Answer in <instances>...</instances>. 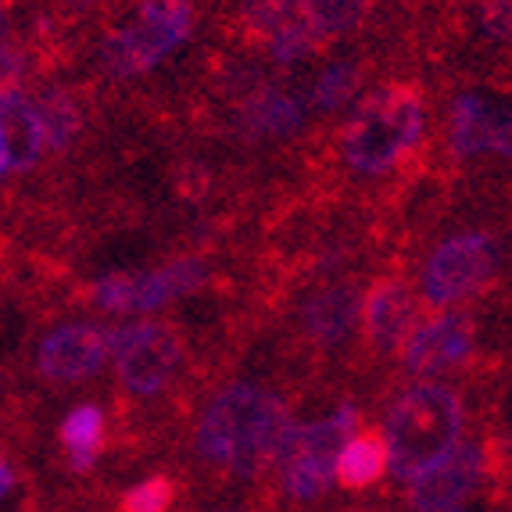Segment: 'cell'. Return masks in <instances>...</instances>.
Here are the masks:
<instances>
[{"label":"cell","mask_w":512,"mask_h":512,"mask_svg":"<svg viewBox=\"0 0 512 512\" xmlns=\"http://www.w3.org/2000/svg\"><path fill=\"white\" fill-rule=\"evenodd\" d=\"M305 111L294 101L291 94H283L276 86H262L248 101L240 104L237 111V126L244 137L265 140V137H291L294 129L301 126Z\"/></svg>","instance_id":"cell-17"},{"label":"cell","mask_w":512,"mask_h":512,"mask_svg":"<svg viewBox=\"0 0 512 512\" xmlns=\"http://www.w3.org/2000/svg\"><path fill=\"white\" fill-rule=\"evenodd\" d=\"M416 330V301H412L409 283L398 276L373 283V291L362 298V333L373 351L391 355L398 351Z\"/></svg>","instance_id":"cell-12"},{"label":"cell","mask_w":512,"mask_h":512,"mask_svg":"<svg viewBox=\"0 0 512 512\" xmlns=\"http://www.w3.org/2000/svg\"><path fill=\"white\" fill-rule=\"evenodd\" d=\"M212 512H262V509H255V505H219Z\"/></svg>","instance_id":"cell-27"},{"label":"cell","mask_w":512,"mask_h":512,"mask_svg":"<svg viewBox=\"0 0 512 512\" xmlns=\"http://www.w3.org/2000/svg\"><path fill=\"white\" fill-rule=\"evenodd\" d=\"M183 484L172 473H151V477L129 484L119 491L111 512H180Z\"/></svg>","instance_id":"cell-19"},{"label":"cell","mask_w":512,"mask_h":512,"mask_svg":"<svg viewBox=\"0 0 512 512\" xmlns=\"http://www.w3.org/2000/svg\"><path fill=\"white\" fill-rule=\"evenodd\" d=\"M205 283L208 265L201 258H176L162 269H126V273L101 276L90 298L111 316H140V312H154L169 301L197 294Z\"/></svg>","instance_id":"cell-7"},{"label":"cell","mask_w":512,"mask_h":512,"mask_svg":"<svg viewBox=\"0 0 512 512\" xmlns=\"http://www.w3.org/2000/svg\"><path fill=\"white\" fill-rule=\"evenodd\" d=\"M294 4L319 36L351 33L369 15V0H294Z\"/></svg>","instance_id":"cell-20"},{"label":"cell","mask_w":512,"mask_h":512,"mask_svg":"<svg viewBox=\"0 0 512 512\" xmlns=\"http://www.w3.org/2000/svg\"><path fill=\"white\" fill-rule=\"evenodd\" d=\"M502 265V244L487 230H462L444 237L423 265L419 291L430 308H455L484 294Z\"/></svg>","instance_id":"cell-6"},{"label":"cell","mask_w":512,"mask_h":512,"mask_svg":"<svg viewBox=\"0 0 512 512\" xmlns=\"http://www.w3.org/2000/svg\"><path fill=\"white\" fill-rule=\"evenodd\" d=\"M58 448L65 466L76 477H86L108 452V412L97 402H83L65 412L58 427Z\"/></svg>","instance_id":"cell-15"},{"label":"cell","mask_w":512,"mask_h":512,"mask_svg":"<svg viewBox=\"0 0 512 512\" xmlns=\"http://www.w3.org/2000/svg\"><path fill=\"white\" fill-rule=\"evenodd\" d=\"M194 29V0H140L133 22L101 40V65L115 79H133L162 65Z\"/></svg>","instance_id":"cell-5"},{"label":"cell","mask_w":512,"mask_h":512,"mask_svg":"<svg viewBox=\"0 0 512 512\" xmlns=\"http://www.w3.org/2000/svg\"><path fill=\"white\" fill-rule=\"evenodd\" d=\"M487 462H491V452L484 441H459V448L448 459L409 484V509L455 512L466 498L480 491L487 477Z\"/></svg>","instance_id":"cell-10"},{"label":"cell","mask_w":512,"mask_h":512,"mask_svg":"<svg viewBox=\"0 0 512 512\" xmlns=\"http://www.w3.org/2000/svg\"><path fill=\"white\" fill-rule=\"evenodd\" d=\"M495 104L480 94H459L448 111V151L462 162H470L477 154H491V133L498 122Z\"/></svg>","instance_id":"cell-16"},{"label":"cell","mask_w":512,"mask_h":512,"mask_svg":"<svg viewBox=\"0 0 512 512\" xmlns=\"http://www.w3.org/2000/svg\"><path fill=\"white\" fill-rule=\"evenodd\" d=\"M348 512H369V509H348Z\"/></svg>","instance_id":"cell-29"},{"label":"cell","mask_w":512,"mask_h":512,"mask_svg":"<svg viewBox=\"0 0 512 512\" xmlns=\"http://www.w3.org/2000/svg\"><path fill=\"white\" fill-rule=\"evenodd\" d=\"M477 351V323L462 312H441L412 330L405 341L402 366L409 376H441L466 366Z\"/></svg>","instance_id":"cell-11"},{"label":"cell","mask_w":512,"mask_h":512,"mask_svg":"<svg viewBox=\"0 0 512 512\" xmlns=\"http://www.w3.org/2000/svg\"><path fill=\"white\" fill-rule=\"evenodd\" d=\"M480 33L495 43H512V0H484L480 4Z\"/></svg>","instance_id":"cell-23"},{"label":"cell","mask_w":512,"mask_h":512,"mask_svg":"<svg viewBox=\"0 0 512 512\" xmlns=\"http://www.w3.org/2000/svg\"><path fill=\"white\" fill-rule=\"evenodd\" d=\"M362 72L355 65H330L316 79V108L319 111H341L351 97L359 94Z\"/></svg>","instance_id":"cell-22"},{"label":"cell","mask_w":512,"mask_h":512,"mask_svg":"<svg viewBox=\"0 0 512 512\" xmlns=\"http://www.w3.org/2000/svg\"><path fill=\"white\" fill-rule=\"evenodd\" d=\"M8 54H15L11 51V22H8V15L0 11V61L8 58Z\"/></svg>","instance_id":"cell-26"},{"label":"cell","mask_w":512,"mask_h":512,"mask_svg":"<svg viewBox=\"0 0 512 512\" xmlns=\"http://www.w3.org/2000/svg\"><path fill=\"white\" fill-rule=\"evenodd\" d=\"M359 430V405H337L312 423L294 419L273 466V491L258 509L262 512H305L337 487V455L348 437Z\"/></svg>","instance_id":"cell-3"},{"label":"cell","mask_w":512,"mask_h":512,"mask_svg":"<svg viewBox=\"0 0 512 512\" xmlns=\"http://www.w3.org/2000/svg\"><path fill=\"white\" fill-rule=\"evenodd\" d=\"M391 473V455L380 434H351L337 455V487L344 491H369Z\"/></svg>","instance_id":"cell-18"},{"label":"cell","mask_w":512,"mask_h":512,"mask_svg":"<svg viewBox=\"0 0 512 512\" xmlns=\"http://www.w3.org/2000/svg\"><path fill=\"white\" fill-rule=\"evenodd\" d=\"M40 108V119H43V133H47V147L54 151H65V147L76 140L79 133V108L69 94H61V90H47V94L36 101Z\"/></svg>","instance_id":"cell-21"},{"label":"cell","mask_w":512,"mask_h":512,"mask_svg":"<svg viewBox=\"0 0 512 512\" xmlns=\"http://www.w3.org/2000/svg\"><path fill=\"white\" fill-rule=\"evenodd\" d=\"M491 154L512 162V111H498L495 133H491Z\"/></svg>","instance_id":"cell-24"},{"label":"cell","mask_w":512,"mask_h":512,"mask_svg":"<svg viewBox=\"0 0 512 512\" xmlns=\"http://www.w3.org/2000/svg\"><path fill=\"white\" fill-rule=\"evenodd\" d=\"M115 373L129 398H158L180 373L183 344L176 330L162 323H133L115 330L111 337Z\"/></svg>","instance_id":"cell-8"},{"label":"cell","mask_w":512,"mask_h":512,"mask_svg":"<svg viewBox=\"0 0 512 512\" xmlns=\"http://www.w3.org/2000/svg\"><path fill=\"white\" fill-rule=\"evenodd\" d=\"M427 101L416 86L391 83L369 94L341 129L344 165L362 176H384L423 144Z\"/></svg>","instance_id":"cell-4"},{"label":"cell","mask_w":512,"mask_h":512,"mask_svg":"<svg viewBox=\"0 0 512 512\" xmlns=\"http://www.w3.org/2000/svg\"><path fill=\"white\" fill-rule=\"evenodd\" d=\"M115 330H104L97 323H65L54 326L36 348V373L47 384H83L101 373L111 355Z\"/></svg>","instance_id":"cell-9"},{"label":"cell","mask_w":512,"mask_h":512,"mask_svg":"<svg viewBox=\"0 0 512 512\" xmlns=\"http://www.w3.org/2000/svg\"><path fill=\"white\" fill-rule=\"evenodd\" d=\"M291 427L294 416L283 394L255 380H230L197 412L190 455L208 477L248 484L273 473Z\"/></svg>","instance_id":"cell-1"},{"label":"cell","mask_w":512,"mask_h":512,"mask_svg":"<svg viewBox=\"0 0 512 512\" xmlns=\"http://www.w3.org/2000/svg\"><path fill=\"white\" fill-rule=\"evenodd\" d=\"M466 409L455 387L419 380L394 394L384 416V441L394 480L412 484L459 448Z\"/></svg>","instance_id":"cell-2"},{"label":"cell","mask_w":512,"mask_h":512,"mask_svg":"<svg viewBox=\"0 0 512 512\" xmlns=\"http://www.w3.org/2000/svg\"><path fill=\"white\" fill-rule=\"evenodd\" d=\"M362 319V294L351 283H333L323 287L301 308V326L305 337L316 348H341L351 337V330Z\"/></svg>","instance_id":"cell-13"},{"label":"cell","mask_w":512,"mask_h":512,"mask_svg":"<svg viewBox=\"0 0 512 512\" xmlns=\"http://www.w3.org/2000/svg\"><path fill=\"white\" fill-rule=\"evenodd\" d=\"M18 491H22V473H18V466L8 459V455L0 452V505L11 502Z\"/></svg>","instance_id":"cell-25"},{"label":"cell","mask_w":512,"mask_h":512,"mask_svg":"<svg viewBox=\"0 0 512 512\" xmlns=\"http://www.w3.org/2000/svg\"><path fill=\"white\" fill-rule=\"evenodd\" d=\"M8 154H4V144H0V180H4V176H8Z\"/></svg>","instance_id":"cell-28"},{"label":"cell","mask_w":512,"mask_h":512,"mask_svg":"<svg viewBox=\"0 0 512 512\" xmlns=\"http://www.w3.org/2000/svg\"><path fill=\"white\" fill-rule=\"evenodd\" d=\"M0 144L11 172H29L47 151V133L36 101L18 90H0Z\"/></svg>","instance_id":"cell-14"}]
</instances>
